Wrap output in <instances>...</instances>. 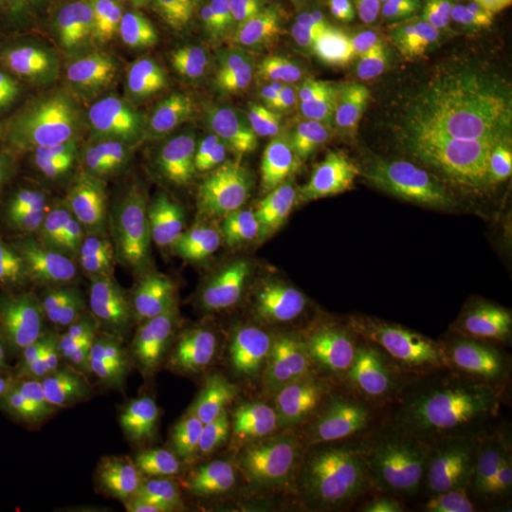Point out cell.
<instances>
[{
	"label": "cell",
	"instance_id": "b9f144b4",
	"mask_svg": "<svg viewBox=\"0 0 512 512\" xmlns=\"http://www.w3.org/2000/svg\"><path fill=\"white\" fill-rule=\"evenodd\" d=\"M272 14H285L296 8L302 0H258Z\"/></svg>",
	"mask_w": 512,
	"mask_h": 512
},
{
	"label": "cell",
	"instance_id": "5b68a950",
	"mask_svg": "<svg viewBox=\"0 0 512 512\" xmlns=\"http://www.w3.org/2000/svg\"><path fill=\"white\" fill-rule=\"evenodd\" d=\"M177 239L192 274L247 285L274 281L283 264V239L258 207L234 194H213L190 205Z\"/></svg>",
	"mask_w": 512,
	"mask_h": 512
},
{
	"label": "cell",
	"instance_id": "277c9868",
	"mask_svg": "<svg viewBox=\"0 0 512 512\" xmlns=\"http://www.w3.org/2000/svg\"><path fill=\"white\" fill-rule=\"evenodd\" d=\"M129 410L181 469L211 467L215 393L209 368L192 351L160 349L135 385Z\"/></svg>",
	"mask_w": 512,
	"mask_h": 512
},
{
	"label": "cell",
	"instance_id": "f546056e",
	"mask_svg": "<svg viewBox=\"0 0 512 512\" xmlns=\"http://www.w3.org/2000/svg\"><path fill=\"white\" fill-rule=\"evenodd\" d=\"M420 14L439 55L440 69L446 71L469 44L461 19V0H423Z\"/></svg>",
	"mask_w": 512,
	"mask_h": 512
},
{
	"label": "cell",
	"instance_id": "d590c367",
	"mask_svg": "<svg viewBox=\"0 0 512 512\" xmlns=\"http://www.w3.org/2000/svg\"><path fill=\"white\" fill-rule=\"evenodd\" d=\"M437 281H439V275L433 270L420 268L408 277H404L397 291H393L391 311H389V330H391L393 342H397L406 325L420 311L421 304L425 302L431 289L437 285Z\"/></svg>",
	"mask_w": 512,
	"mask_h": 512
},
{
	"label": "cell",
	"instance_id": "cb8c5ba5",
	"mask_svg": "<svg viewBox=\"0 0 512 512\" xmlns=\"http://www.w3.org/2000/svg\"><path fill=\"white\" fill-rule=\"evenodd\" d=\"M190 293L215 321L224 344L243 336L255 325L258 296L253 285L234 279H207L190 289Z\"/></svg>",
	"mask_w": 512,
	"mask_h": 512
},
{
	"label": "cell",
	"instance_id": "7c38bea8",
	"mask_svg": "<svg viewBox=\"0 0 512 512\" xmlns=\"http://www.w3.org/2000/svg\"><path fill=\"white\" fill-rule=\"evenodd\" d=\"M334 171L329 141L304 118H277L262 129L255 150V175L272 196H293L325 181Z\"/></svg>",
	"mask_w": 512,
	"mask_h": 512
},
{
	"label": "cell",
	"instance_id": "1f68e13d",
	"mask_svg": "<svg viewBox=\"0 0 512 512\" xmlns=\"http://www.w3.org/2000/svg\"><path fill=\"white\" fill-rule=\"evenodd\" d=\"M467 82L476 92L512 95V29L476 50Z\"/></svg>",
	"mask_w": 512,
	"mask_h": 512
},
{
	"label": "cell",
	"instance_id": "e0dca14e",
	"mask_svg": "<svg viewBox=\"0 0 512 512\" xmlns=\"http://www.w3.org/2000/svg\"><path fill=\"white\" fill-rule=\"evenodd\" d=\"M188 23L186 69L205 86L238 63L245 18L236 0H183Z\"/></svg>",
	"mask_w": 512,
	"mask_h": 512
},
{
	"label": "cell",
	"instance_id": "f35d334b",
	"mask_svg": "<svg viewBox=\"0 0 512 512\" xmlns=\"http://www.w3.org/2000/svg\"><path fill=\"white\" fill-rule=\"evenodd\" d=\"M495 241L499 245L501 255L512 268V207H509V205H503L497 211Z\"/></svg>",
	"mask_w": 512,
	"mask_h": 512
},
{
	"label": "cell",
	"instance_id": "7a4b0ae2",
	"mask_svg": "<svg viewBox=\"0 0 512 512\" xmlns=\"http://www.w3.org/2000/svg\"><path fill=\"white\" fill-rule=\"evenodd\" d=\"M220 448L230 512H300L293 401L279 376L264 372L228 404Z\"/></svg>",
	"mask_w": 512,
	"mask_h": 512
},
{
	"label": "cell",
	"instance_id": "8fae6325",
	"mask_svg": "<svg viewBox=\"0 0 512 512\" xmlns=\"http://www.w3.org/2000/svg\"><path fill=\"white\" fill-rule=\"evenodd\" d=\"M122 82L131 93L158 90L186 69L188 23L183 0H158L126 14L114 35Z\"/></svg>",
	"mask_w": 512,
	"mask_h": 512
},
{
	"label": "cell",
	"instance_id": "9a60e30c",
	"mask_svg": "<svg viewBox=\"0 0 512 512\" xmlns=\"http://www.w3.org/2000/svg\"><path fill=\"white\" fill-rule=\"evenodd\" d=\"M238 65L249 88L264 95L308 92L315 82L313 63L302 44L268 23L245 29Z\"/></svg>",
	"mask_w": 512,
	"mask_h": 512
},
{
	"label": "cell",
	"instance_id": "4fadbf2b",
	"mask_svg": "<svg viewBox=\"0 0 512 512\" xmlns=\"http://www.w3.org/2000/svg\"><path fill=\"white\" fill-rule=\"evenodd\" d=\"M440 484L433 459L399 452L366 463L344 492L357 512H421L437 497Z\"/></svg>",
	"mask_w": 512,
	"mask_h": 512
},
{
	"label": "cell",
	"instance_id": "4dcf8cb0",
	"mask_svg": "<svg viewBox=\"0 0 512 512\" xmlns=\"http://www.w3.org/2000/svg\"><path fill=\"white\" fill-rule=\"evenodd\" d=\"M35 497L40 512H135L118 501L88 492L65 476L42 480Z\"/></svg>",
	"mask_w": 512,
	"mask_h": 512
},
{
	"label": "cell",
	"instance_id": "83f0119b",
	"mask_svg": "<svg viewBox=\"0 0 512 512\" xmlns=\"http://www.w3.org/2000/svg\"><path fill=\"white\" fill-rule=\"evenodd\" d=\"M167 323L179 348L196 353L224 346L219 327L205 313L190 289L171 298L167 308Z\"/></svg>",
	"mask_w": 512,
	"mask_h": 512
},
{
	"label": "cell",
	"instance_id": "d6986e66",
	"mask_svg": "<svg viewBox=\"0 0 512 512\" xmlns=\"http://www.w3.org/2000/svg\"><path fill=\"white\" fill-rule=\"evenodd\" d=\"M143 433V425L131 410L110 414L99 425H93L92 435L76 459L82 486L92 494L120 503V480L131 450Z\"/></svg>",
	"mask_w": 512,
	"mask_h": 512
},
{
	"label": "cell",
	"instance_id": "7402d4cb",
	"mask_svg": "<svg viewBox=\"0 0 512 512\" xmlns=\"http://www.w3.org/2000/svg\"><path fill=\"white\" fill-rule=\"evenodd\" d=\"M505 114L495 103L482 97H446L435 109V141L431 154L450 152L480 139Z\"/></svg>",
	"mask_w": 512,
	"mask_h": 512
},
{
	"label": "cell",
	"instance_id": "ba28073f",
	"mask_svg": "<svg viewBox=\"0 0 512 512\" xmlns=\"http://www.w3.org/2000/svg\"><path fill=\"white\" fill-rule=\"evenodd\" d=\"M302 476L317 494L344 492L368 456L363 414L332 387H319L294 414Z\"/></svg>",
	"mask_w": 512,
	"mask_h": 512
},
{
	"label": "cell",
	"instance_id": "ab89813d",
	"mask_svg": "<svg viewBox=\"0 0 512 512\" xmlns=\"http://www.w3.org/2000/svg\"><path fill=\"white\" fill-rule=\"evenodd\" d=\"M0 512H40L37 505L27 503L19 495L0 484Z\"/></svg>",
	"mask_w": 512,
	"mask_h": 512
},
{
	"label": "cell",
	"instance_id": "d4e9b609",
	"mask_svg": "<svg viewBox=\"0 0 512 512\" xmlns=\"http://www.w3.org/2000/svg\"><path fill=\"white\" fill-rule=\"evenodd\" d=\"M169 456L147 431L135 444L120 480V503L129 509H156L169 476Z\"/></svg>",
	"mask_w": 512,
	"mask_h": 512
},
{
	"label": "cell",
	"instance_id": "30bf717a",
	"mask_svg": "<svg viewBox=\"0 0 512 512\" xmlns=\"http://www.w3.org/2000/svg\"><path fill=\"white\" fill-rule=\"evenodd\" d=\"M389 207L368 186H346L319 203L306 222L296 249V270L304 275L329 274L349 256L384 234Z\"/></svg>",
	"mask_w": 512,
	"mask_h": 512
},
{
	"label": "cell",
	"instance_id": "c3c4849f",
	"mask_svg": "<svg viewBox=\"0 0 512 512\" xmlns=\"http://www.w3.org/2000/svg\"><path fill=\"white\" fill-rule=\"evenodd\" d=\"M0 266H2V256H0Z\"/></svg>",
	"mask_w": 512,
	"mask_h": 512
},
{
	"label": "cell",
	"instance_id": "60d3db41",
	"mask_svg": "<svg viewBox=\"0 0 512 512\" xmlns=\"http://www.w3.org/2000/svg\"><path fill=\"white\" fill-rule=\"evenodd\" d=\"M365 4L376 18L387 25V21H389L393 10H395L397 0H365Z\"/></svg>",
	"mask_w": 512,
	"mask_h": 512
},
{
	"label": "cell",
	"instance_id": "6da1fadb",
	"mask_svg": "<svg viewBox=\"0 0 512 512\" xmlns=\"http://www.w3.org/2000/svg\"><path fill=\"white\" fill-rule=\"evenodd\" d=\"M160 241L145 205L107 188L63 207L25 245L21 283L50 300L152 283Z\"/></svg>",
	"mask_w": 512,
	"mask_h": 512
},
{
	"label": "cell",
	"instance_id": "d6a6232c",
	"mask_svg": "<svg viewBox=\"0 0 512 512\" xmlns=\"http://www.w3.org/2000/svg\"><path fill=\"white\" fill-rule=\"evenodd\" d=\"M154 300L152 283H137L120 287L107 293L80 294L74 296L71 302V310L90 317H128L137 313H150Z\"/></svg>",
	"mask_w": 512,
	"mask_h": 512
},
{
	"label": "cell",
	"instance_id": "44dd1931",
	"mask_svg": "<svg viewBox=\"0 0 512 512\" xmlns=\"http://www.w3.org/2000/svg\"><path fill=\"white\" fill-rule=\"evenodd\" d=\"M313 23L330 44L348 57H363L384 37L385 23L365 0H310Z\"/></svg>",
	"mask_w": 512,
	"mask_h": 512
},
{
	"label": "cell",
	"instance_id": "bcb514c9",
	"mask_svg": "<svg viewBox=\"0 0 512 512\" xmlns=\"http://www.w3.org/2000/svg\"><path fill=\"white\" fill-rule=\"evenodd\" d=\"M4 319H8V317H6V315H4V313H2V311H0V323H2V321H4Z\"/></svg>",
	"mask_w": 512,
	"mask_h": 512
},
{
	"label": "cell",
	"instance_id": "7bdbcfd3",
	"mask_svg": "<svg viewBox=\"0 0 512 512\" xmlns=\"http://www.w3.org/2000/svg\"><path fill=\"white\" fill-rule=\"evenodd\" d=\"M8 348H10V325H8V319H4L0 323V370L8 357Z\"/></svg>",
	"mask_w": 512,
	"mask_h": 512
},
{
	"label": "cell",
	"instance_id": "7dc6e473",
	"mask_svg": "<svg viewBox=\"0 0 512 512\" xmlns=\"http://www.w3.org/2000/svg\"><path fill=\"white\" fill-rule=\"evenodd\" d=\"M507 425H509V429H511V435H512V418H511V421H509V423H507Z\"/></svg>",
	"mask_w": 512,
	"mask_h": 512
},
{
	"label": "cell",
	"instance_id": "603a6c76",
	"mask_svg": "<svg viewBox=\"0 0 512 512\" xmlns=\"http://www.w3.org/2000/svg\"><path fill=\"white\" fill-rule=\"evenodd\" d=\"M93 414L90 387L48 380L35 385L19 404L16 433L59 421L88 418Z\"/></svg>",
	"mask_w": 512,
	"mask_h": 512
},
{
	"label": "cell",
	"instance_id": "3957f363",
	"mask_svg": "<svg viewBox=\"0 0 512 512\" xmlns=\"http://www.w3.org/2000/svg\"><path fill=\"white\" fill-rule=\"evenodd\" d=\"M503 359L475 323H448L404 363L395 385V412L421 433L454 431L482 418L499 395Z\"/></svg>",
	"mask_w": 512,
	"mask_h": 512
},
{
	"label": "cell",
	"instance_id": "2e32d148",
	"mask_svg": "<svg viewBox=\"0 0 512 512\" xmlns=\"http://www.w3.org/2000/svg\"><path fill=\"white\" fill-rule=\"evenodd\" d=\"M444 469L461 494H476L512 478V435L499 420H476L450 431Z\"/></svg>",
	"mask_w": 512,
	"mask_h": 512
},
{
	"label": "cell",
	"instance_id": "e575fe53",
	"mask_svg": "<svg viewBox=\"0 0 512 512\" xmlns=\"http://www.w3.org/2000/svg\"><path fill=\"white\" fill-rule=\"evenodd\" d=\"M456 294L439 277L437 285L427 294L425 302L421 304L420 311L414 315V319L406 325V329L397 338V344H410L418 340H427L435 332L444 329L452 315H454V304Z\"/></svg>",
	"mask_w": 512,
	"mask_h": 512
},
{
	"label": "cell",
	"instance_id": "ee69618b",
	"mask_svg": "<svg viewBox=\"0 0 512 512\" xmlns=\"http://www.w3.org/2000/svg\"><path fill=\"white\" fill-rule=\"evenodd\" d=\"M179 512H230V509H228V507H211V509H194V511Z\"/></svg>",
	"mask_w": 512,
	"mask_h": 512
},
{
	"label": "cell",
	"instance_id": "8d00e7d4",
	"mask_svg": "<svg viewBox=\"0 0 512 512\" xmlns=\"http://www.w3.org/2000/svg\"><path fill=\"white\" fill-rule=\"evenodd\" d=\"M461 19L467 40L480 50L511 31L512 8H501L486 0H461Z\"/></svg>",
	"mask_w": 512,
	"mask_h": 512
},
{
	"label": "cell",
	"instance_id": "ac0fdd59",
	"mask_svg": "<svg viewBox=\"0 0 512 512\" xmlns=\"http://www.w3.org/2000/svg\"><path fill=\"white\" fill-rule=\"evenodd\" d=\"M342 126L349 141L376 158L406 154L418 131V112L410 97L376 90L353 97L342 109Z\"/></svg>",
	"mask_w": 512,
	"mask_h": 512
},
{
	"label": "cell",
	"instance_id": "5bb4252c",
	"mask_svg": "<svg viewBox=\"0 0 512 512\" xmlns=\"http://www.w3.org/2000/svg\"><path fill=\"white\" fill-rule=\"evenodd\" d=\"M14 128L31 147L54 154H78L93 147L105 118L92 101L73 93H38L12 112Z\"/></svg>",
	"mask_w": 512,
	"mask_h": 512
},
{
	"label": "cell",
	"instance_id": "f6af8a7d",
	"mask_svg": "<svg viewBox=\"0 0 512 512\" xmlns=\"http://www.w3.org/2000/svg\"><path fill=\"white\" fill-rule=\"evenodd\" d=\"M486 2L495 4V6H501V8H512V0H486Z\"/></svg>",
	"mask_w": 512,
	"mask_h": 512
},
{
	"label": "cell",
	"instance_id": "ffe728a7",
	"mask_svg": "<svg viewBox=\"0 0 512 512\" xmlns=\"http://www.w3.org/2000/svg\"><path fill=\"white\" fill-rule=\"evenodd\" d=\"M507 141L509 126L507 118H503L473 143L450 152L431 154L429 171L435 181L448 186L486 183L505 162Z\"/></svg>",
	"mask_w": 512,
	"mask_h": 512
},
{
	"label": "cell",
	"instance_id": "836d02e7",
	"mask_svg": "<svg viewBox=\"0 0 512 512\" xmlns=\"http://www.w3.org/2000/svg\"><path fill=\"white\" fill-rule=\"evenodd\" d=\"M37 190V171L18 150L0 143V217L18 211Z\"/></svg>",
	"mask_w": 512,
	"mask_h": 512
},
{
	"label": "cell",
	"instance_id": "484cf974",
	"mask_svg": "<svg viewBox=\"0 0 512 512\" xmlns=\"http://www.w3.org/2000/svg\"><path fill=\"white\" fill-rule=\"evenodd\" d=\"M150 313L128 317H90L69 311V325L76 338L95 355L110 357L131 348L147 330Z\"/></svg>",
	"mask_w": 512,
	"mask_h": 512
},
{
	"label": "cell",
	"instance_id": "74e56055",
	"mask_svg": "<svg viewBox=\"0 0 512 512\" xmlns=\"http://www.w3.org/2000/svg\"><path fill=\"white\" fill-rule=\"evenodd\" d=\"M401 37L410 52V57L420 65L421 71L433 74L442 73L439 55H437L433 40L425 29L420 10H410L408 14H404L401 19Z\"/></svg>",
	"mask_w": 512,
	"mask_h": 512
},
{
	"label": "cell",
	"instance_id": "9c48e42d",
	"mask_svg": "<svg viewBox=\"0 0 512 512\" xmlns=\"http://www.w3.org/2000/svg\"><path fill=\"white\" fill-rule=\"evenodd\" d=\"M234 147V131L219 110L186 105L154 118L137 131L133 152L141 167L169 181L209 175Z\"/></svg>",
	"mask_w": 512,
	"mask_h": 512
},
{
	"label": "cell",
	"instance_id": "8992f818",
	"mask_svg": "<svg viewBox=\"0 0 512 512\" xmlns=\"http://www.w3.org/2000/svg\"><path fill=\"white\" fill-rule=\"evenodd\" d=\"M414 249L476 313L507 304L512 296V268L499 245L475 219L458 211H427L414 220Z\"/></svg>",
	"mask_w": 512,
	"mask_h": 512
},
{
	"label": "cell",
	"instance_id": "52a82bcc",
	"mask_svg": "<svg viewBox=\"0 0 512 512\" xmlns=\"http://www.w3.org/2000/svg\"><path fill=\"white\" fill-rule=\"evenodd\" d=\"M393 285L385 266L340 277L323 293L315 325L330 355L355 372L382 365L393 344L389 330Z\"/></svg>",
	"mask_w": 512,
	"mask_h": 512
},
{
	"label": "cell",
	"instance_id": "f1b7e54d",
	"mask_svg": "<svg viewBox=\"0 0 512 512\" xmlns=\"http://www.w3.org/2000/svg\"><path fill=\"white\" fill-rule=\"evenodd\" d=\"M228 507L226 486L213 476L198 471H181L167 476L158 501L160 512L194 511Z\"/></svg>",
	"mask_w": 512,
	"mask_h": 512
},
{
	"label": "cell",
	"instance_id": "4316f807",
	"mask_svg": "<svg viewBox=\"0 0 512 512\" xmlns=\"http://www.w3.org/2000/svg\"><path fill=\"white\" fill-rule=\"evenodd\" d=\"M92 416L18 431L23 452L46 463L76 461L92 435Z\"/></svg>",
	"mask_w": 512,
	"mask_h": 512
}]
</instances>
